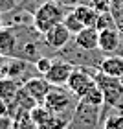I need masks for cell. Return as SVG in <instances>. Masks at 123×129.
<instances>
[{"label": "cell", "mask_w": 123, "mask_h": 129, "mask_svg": "<svg viewBox=\"0 0 123 129\" xmlns=\"http://www.w3.org/2000/svg\"><path fill=\"white\" fill-rule=\"evenodd\" d=\"M72 118L68 116H61V114H51L46 122L39 125V129H68Z\"/></svg>", "instance_id": "d6986e66"}, {"label": "cell", "mask_w": 123, "mask_h": 129, "mask_svg": "<svg viewBox=\"0 0 123 129\" xmlns=\"http://www.w3.org/2000/svg\"><path fill=\"white\" fill-rule=\"evenodd\" d=\"M24 89L35 98V102H37L39 105H42L46 96H48V92H50V89H51V85L46 81L44 76H35V78L28 79L24 83Z\"/></svg>", "instance_id": "4fadbf2b"}, {"label": "cell", "mask_w": 123, "mask_h": 129, "mask_svg": "<svg viewBox=\"0 0 123 129\" xmlns=\"http://www.w3.org/2000/svg\"><path fill=\"white\" fill-rule=\"evenodd\" d=\"M15 120L11 116H0V129H13Z\"/></svg>", "instance_id": "83f0119b"}, {"label": "cell", "mask_w": 123, "mask_h": 129, "mask_svg": "<svg viewBox=\"0 0 123 129\" xmlns=\"http://www.w3.org/2000/svg\"><path fill=\"white\" fill-rule=\"evenodd\" d=\"M30 114H31V118H33V122H35V124H37V125H40L42 122H46V120H48V118H50V116L53 114V113H51V111H50V109H48V107H46V105L42 103V105H37V107H35L33 111H30Z\"/></svg>", "instance_id": "d4e9b609"}, {"label": "cell", "mask_w": 123, "mask_h": 129, "mask_svg": "<svg viewBox=\"0 0 123 129\" xmlns=\"http://www.w3.org/2000/svg\"><path fill=\"white\" fill-rule=\"evenodd\" d=\"M6 61H8V57L0 55V76H2V70H4V64H6Z\"/></svg>", "instance_id": "4dcf8cb0"}, {"label": "cell", "mask_w": 123, "mask_h": 129, "mask_svg": "<svg viewBox=\"0 0 123 129\" xmlns=\"http://www.w3.org/2000/svg\"><path fill=\"white\" fill-rule=\"evenodd\" d=\"M77 102L79 100L75 98L66 87H51L48 96H46V100H44V105L53 114H61V116L72 118Z\"/></svg>", "instance_id": "277c9868"}, {"label": "cell", "mask_w": 123, "mask_h": 129, "mask_svg": "<svg viewBox=\"0 0 123 129\" xmlns=\"http://www.w3.org/2000/svg\"><path fill=\"white\" fill-rule=\"evenodd\" d=\"M108 4H110V13L116 20V26L123 33V0H108Z\"/></svg>", "instance_id": "7402d4cb"}, {"label": "cell", "mask_w": 123, "mask_h": 129, "mask_svg": "<svg viewBox=\"0 0 123 129\" xmlns=\"http://www.w3.org/2000/svg\"><path fill=\"white\" fill-rule=\"evenodd\" d=\"M0 116H9V105L0 98Z\"/></svg>", "instance_id": "f546056e"}, {"label": "cell", "mask_w": 123, "mask_h": 129, "mask_svg": "<svg viewBox=\"0 0 123 129\" xmlns=\"http://www.w3.org/2000/svg\"><path fill=\"white\" fill-rule=\"evenodd\" d=\"M99 124H101V107L79 100L68 129H97Z\"/></svg>", "instance_id": "5b68a950"}, {"label": "cell", "mask_w": 123, "mask_h": 129, "mask_svg": "<svg viewBox=\"0 0 123 129\" xmlns=\"http://www.w3.org/2000/svg\"><path fill=\"white\" fill-rule=\"evenodd\" d=\"M35 76H39L35 64L30 61L19 59V57H8L2 70V78H13V79L22 81V83H26L28 79L35 78Z\"/></svg>", "instance_id": "52a82bcc"}, {"label": "cell", "mask_w": 123, "mask_h": 129, "mask_svg": "<svg viewBox=\"0 0 123 129\" xmlns=\"http://www.w3.org/2000/svg\"><path fill=\"white\" fill-rule=\"evenodd\" d=\"M2 22L8 28H20V26H33V13L26 11L24 8H17L2 13Z\"/></svg>", "instance_id": "7c38bea8"}, {"label": "cell", "mask_w": 123, "mask_h": 129, "mask_svg": "<svg viewBox=\"0 0 123 129\" xmlns=\"http://www.w3.org/2000/svg\"><path fill=\"white\" fill-rule=\"evenodd\" d=\"M17 44H19V41H17L15 28H8V26L0 28V55H4V57H15Z\"/></svg>", "instance_id": "5bb4252c"}, {"label": "cell", "mask_w": 123, "mask_h": 129, "mask_svg": "<svg viewBox=\"0 0 123 129\" xmlns=\"http://www.w3.org/2000/svg\"><path fill=\"white\" fill-rule=\"evenodd\" d=\"M119 79H121V85H123V76H121V78H119Z\"/></svg>", "instance_id": "d6a6232c"}, {"label": "cell", "mask_w": 123, "mask_h": 129, "mask_svg": "<svg viewBox=\"0 0 123 129\" xmlns=\"http://www.w3.org/2000/svg\"><path fill=\"white\" fill-rule=\"evenodd\" d=\"M96 74L97 72H92V70L74 68V72H72V76H70V79H68L66 89L72 92L77 100L85 98V94L96 85Z\"/></svg>", "instance_id": "ba28073f"}, {"label": "cell", "mask_w": 123, "mask_h": 129, "mask_svg": "<svg viewBox=\"0 0 123 129\" xmlns=\"http://www.w3.org/2000/svg\"><path fill=\"white\" fill-rule=\"evenodd\" d=\"M13 129H39V125L33 122L30 113H22L20 116H17V118H15Z\"/></svg>", "instance_id": "484cf974"}, {"label": "cell", "mask_w": 123, "mask_h": 129, "mask_svg": "<svg viewBox=\"0 0 123 129\" xmlns=\"http://www.w3.org/2000/svg\"><path fill=\"white\" fill-rule=\"evenodd\" d=\"M63 24L68 28V31L72 33L74 37H75V35H77L81 30H85V28H86V26L83 24V22H81V20L77 19V15H75L72 9H70L68 13H66V17H64V20H63Z\"/></svg>", "instance_id": "ffe728a7"}, {"label": "cell", "mask_w": 123, "mask_h": 129, "mask_svg": "<svg viewBox=\"0 0 123 129\" xmlns=\"http://www.w3.org/2000/svg\"><path fill=\"white\" fill-rule=\"evenodd\" d=\"M74 68H75L74 64L64 61L63 57H53L51 67H50L48 72L44 74V78L51 87H66L70 76L74 72Z\"/></svg>", "instance_id": "9c48e42d"}, {"label": "cell", "mask_w": 123, "mask_h": 129, "mask_svg": "<svg viewBox=\"0 0 123 129\" xmlns=\"http://www.w3.org/2000/svg\"><path fill=\"white\" fill-rule=\"evenodd\" d=\"M96 28L97 31H103V30H112V28H118L116 26V20L110 11H105V13H99L97 15V20H96Z\"/></svg>", "instance_id": "44dd1931"}, {"label": "cell", "mask_w": 123, "mask_h": 129, "mask_svg": "<svg viewBox=\"0 0 123 129\" xmlns=\"http://www.w3.org/2000/svg\"><path fill=\"white\" fill-rule=\"evenodd\" d=\"M81 100H85V102H88L92 105H97V107H103L105 105V94H103V90L99 89L97 85H94L92 89L85 94V98H81Z\"/></svg>", "instance_id": "603a6c76"}, {"label": "cell", "mask_w": 123, "mask_h": 129, "mask_svg": "<svg viewBox=\"0 0 123 129\" xmlns=\"http://www.w3.org/2000/svg\"><path fill=\"white\" fill-rule=\"evenodd\" d=\"M74 41L85 50H99V31L94 26H88L85 30H81L74 37Z\"/></svg>", "instance_id": "9a60e30c"}, {"label": "cell", "mask_w": 123, "mask_h": 129, "mask_svg": "<svg viewBox=\"0 0 123 129\" xmlns=\"http://www.w3.org/2000/svg\"><path fill=\"white\" fill-rule=\"evenodd\" d=\"M99 72L112 76V78H121L123 76V55H105V59L99 64Z\"/></svg>", "instance_id": "e0dca14e"}, {"label": "cell", "mask_w": 123, "mask_h": 129, "mask_svg": "<svg viewBox=\"0 0 123 129\" xmlns=\"http://www.w3.org/2000/svg\"><path fill=\"white\" fill-rule=\"evenodd\" d=\"M74 39V35L68 31V28L63 24H57L53 26L50 31H46L44 33V41H46V44L50 46L51 50L55 52V54H59V52L64 48V46H68L70 44V41Z\"/></svg>", "instance_id": "8fae6325"}, {"label": "cell", "mask_w": 123, "mask_h": 129, "mask_svg": "<svg viewBox=\"0 0 123 129\" xmlns=\"http://www.w3.org/2000/svg\"><path fill=\"white\" fill-rule=\"evenodd\" d=\"M96 85L103 90L105 94V105L107 107H119L121 100H123V85L119 78H112L103 72L96 74Z\"/></svg>", "instance_id": "8992f818"}, {"label": "cell", "mask_w": 123, "mask_h": 129, "mask_svg": "<svg viewBox=\"0 0 123 129\" xmlns=\"http://www.w3.org/2000/svg\"><path fill=\"white\" fill-rule=\"evenodd\" d=\"M22 81L19 79H13V78H0V98L4 100L6 103H11L13 100L17 98L19 90L22 89Z\"/></svg>", "instance_id": "2e32d148"}, {"label": "cell", "mask_w": 123, "mask_h": 129, "mask_svg": "<svg viewBox=\"0 0 123 129\" xmlns=\"http://www.w3.org/2000/svg\"><path fill=\"white\" fill-rule=\"evenodd\" d=\"M72 11L75 15H77V19L83 22V24L88 28V26H96V20H97V11L92 8L90 4H77V6H74Z\"/></svg>", "instance_id": "ac0fdd59"}, {"label": "cell", "mask_w": 123, "mask_h": 129, "mask_svg": "<svg viewBox=\"0 0 123 129\" xmlns=\"http://www.w3.org/2000/svg\"><path fill=\"white\" fill-rule=\"evenodd\" d=\"M17 31V52H15V57L19 59H24V61H30V63H37L40 57H57V54L46 44L44 41V35L40 33L35 26H20V28H15Z\"/></svg>", "instance_id": "6da1fadb"}, {"label": "cell", "mask_w": 123, "mask_h": 129, "mask_svg": "<svg viewBox=\"0 0 123 129\" xmlns=\"http://www.w3.org/2000/svg\"><path fill=\"white\" fill-rule=\"evenodd\" d=\"M51 61H53V57H40V59L35 63V68H37V72H39V76H44L46 72L50 70V67H51Z\"/></svg>", "instance_id": "4316f807"}, {"label": "cell", "mask_w": 123, "mask_h": 129, "mask_svg": "<svg viewBox=\"0 0 123 129\" xmlns=\"http://www.w3.org/2000/svg\"><path fill=\"white\" fill-rule=\"evenodd\" d=\"M101 129H123V113H112L101 122Z\"/></svg>", "instance_id": "cb8c5ba5"}, {"label": "cell", "mask_w": 123, "mask_h": 129, "mask_svg": "<svg viewBox=\"0 0 123 129\" xmlns=\"http://www.w3.org/2000/svg\"><path fill=\"white\" fill-rule=\"evenodd\" d=\"M51 2H57V4H63L66 8H74V6L81 4V0H51Z\"/></svg>", "instance_id": "f1b7e54d"}, {"label": "cell", "mask_w": 123, "mask_h": 129, "mask_svg": "<svg viewBox=\"0 0 123 129\" xmlns=\"http://www.w3.org/2000/svg\"><path fill=\"white\" fill-rule=\"evenodd\" d=\"M57 57H63L64 61L72 63L75 68H85L92 70V72H99V64L105 59V54L101 50H85L72 39L68 46L57 54Z\"/></svg>", "instance_id": "7a4b0ae2"}, {"label": "cell", "mask_w": 123, "mask_h": 129, "mask_svg": "<svg viewBox=\"0 0 123 129\" xmlns=\"http://www.w3.org/2000/svg\"><path fill=\"white\" fill-rule=\"evenodd\" d=\"M70 9H72V8H66V6H63V4H57V2L48 0V2H44L37 9V13L33 15V26L44 35L46 31H50L53 26L61 24Z\"/></svg>", "instance_id": "3957f363"}, {"label": "cell", "mask_w": 123, "mask_h": 129, "mask_svg": "<svg viewBox=\"0 0 123 129\" xmlns=\"http://www.w3.org/2000/svg\"><path fill=\"white\" fill-rule=\"evenodd\" d=\"M4 26V22H2V11H0V28Z\"/></svg>", "instance_id": "1f68e13d"}, {"label": "cell", "mask_w": 123, "mask_h": 129, "mask_svg": "<svg viewBox=\"0 0 123 129\" xmlns=\"http://www.w3.org/2000/svg\"><path fill=\"white\" fill-rule=\"evenodd\" d=\"M99 50L105 55H123V33L118 28L99 31Z\"/></svg>", "instance_id": "30bf717a"}]
</instances>
